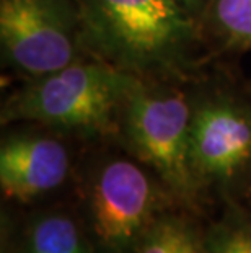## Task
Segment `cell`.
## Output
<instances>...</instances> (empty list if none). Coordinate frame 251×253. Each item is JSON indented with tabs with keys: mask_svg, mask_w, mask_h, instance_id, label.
I'll return each mask as SVG.
<instances>
[{
	"mask_svg": "<svg viewBox=\"0 0 251 253\" xmlns=\"http://www.w3.org/2000/svg\"><path fill=\"white\" fill-rule=\"evenodd\" d=\"M90 57L148 79L183 77L202 46L199 18L179 0H77Z\"/></svg>",
	"mask_w": 251,
	"mask_h": 253,
	"instance_id": "obj_1",
	"label": "cell"
},
{
	"mask_svg": "<svg viewBox=\"0 0 251 253\" xmlns=\"http://www.w3.org/2000/svg\"><path fill=\"white\" fill-rule=\"evenodd\" d=\"M132 79V74L100 59H82L25 79L3 100L0 121L3 126L35 123L59 134L116 141L121 106Z\"/></svg>",
	"mask_w": 251,
	"mask_h": 253,
	"instance_id": "obj_2",
	"label": "cell"
},
{
	"mask_svg": "<svg viewBox=\"0 0 251 253\" xmlns=\"http://www.w3.org/2000/svg\"><path fill=\"white\" fill-rule=\"evenodd\" d=\"M191 116V91L167 79L134 75L121 106L116 142L147 165L181 208L196 211L201 196L189 165Z\"/></svg>",
	"mask_w": 251,
	"mask_h": 253,
	"instance_id": "obj_3",
	"label": "cell"
},
{
	"mask_svg": "<svg viewBox=\"0 0 251 253\" xmlns=\"http://www.w3.org/2000/svg\"><path fill=\"white\" fill-rule=\"evenodd\" d=\"M80 199V216L100 253H132L160 217L181 208L165 183L127 150L103 154L88 167Z\"/></svg>",
	"mask_w": 251,
	"mask_h": 253,
	"instance_id": "obj_4",
	"label": "cell"
},
{
	"mask_svg": "<svg viewBox=\"0 0 251 253\" xmlns=\"http://www.w3.org/2000/svg\"><path fill=\"white\" fill-rule=\"evenodd\" d=\"M191 103L189 165L201 201L243 203L251 195V88L201 85Z\"/></svg>",
	"mask_w": 251,
	"mask_h": 253,
	"instance_id": "obj_5",
	"label": "cell"
},
{
	"mask_svg": "<svg viewBox=\"0 0 251 253\" xmlns=\"http://www.w3.org/2000/svg\"><path fill=\"white\" fill-rule=\"evenodd\" d=\"M3 64L39 77L90 57L77 0H0Z\"/></svg>",
	"mask_w": 251,
	"mask_h": 253,
	"instance_id": "obj_6",
	"label": "cell"
},
{
	"mask_svg": "<svg viewBox=\"0 0 251 253\" xmlns=\"http://www.w3.org/2000/svg\"><path fill=\"white\" fill-rule=\"evenodd\" d=\"M72 173V154L59 132L15 131L0 144V190L5 199L31 204L59 190Z\"/></svg>",
	"mask_w": 251,
	"mask_h": 253,
	"instance_id": "obj_7",
	"label": "cell"
},
{
	"mask_svg": "<svg viewBox=\"0 0 251 253\" xmlns=\"http://www.w3.org/2000/svg\"><path fill=\"white\" fill-rule=\"evenodd\" d=\"M20 253H100L80 214L44 209L25 224Z\"/></svg>",
	"mask_w": 251,
	"mask_h": 253,
	"instance_id": "obj_8",
	"label": "cell"
},
{
	"mask_svg": "<svg viewBox=\"0 0 251 253\" xmlns=\"http://www.w3.org/2000/svg\"><path fill=\"white\" fill-rule=\"evenodd\" d=\"M199 23L202 40L214 49L251 51V0H209Z\"/></svg>",
	"mask_w": 251,
	"mask_h": 253,
	"instance_id": "obj_9",
	"label": "cell"
},
{
	"mask_svg": "<svg viewBox=\"0 0 251 253\" xmlns=\"http://www.w3.org/2000/svg\"><path fill=\"white\" fill-rule=\"evenodd\" d=\"M132 253H209L207 229L188 209H173L152 225Z\"/></svg>",
	"mask_w": 251,
	"mask_h": 253,
	"instance_id": "obj_10",
	"label": "cell"
},
{
	"mask_svg": "<svg viewBox=\"0 0 251 253\" xmlns=\"http://www.w3.org/2000/svg\"><path fill=\"white\" fill-rule=\"evenodd\" d=\"M209 253H251V211L242 203L225 204L222 216L207 227Z\"/></svg>",
	"mask_w": 251,
	"mask_h": 253,
	"instance_id": "obj_11",
	"label": "cell"
},
{
	"mask_svg": "<svg viewBox=\"0 0 251 253\" xmlns=\"http://www.w3.org/2000/svg\"><path fill=\"white\" fill-rule=\"evenodd\" d=\"M179 2L183 3L189 12H193L196 17L199 18L201 13L204 12V8H206V5L209 0H179Z\"/></svg>",
	"mask_w": 251,
	"mask_h": 253,
	"instance_id": "obj_12",
	"label": "cell"
}]
</instances>
